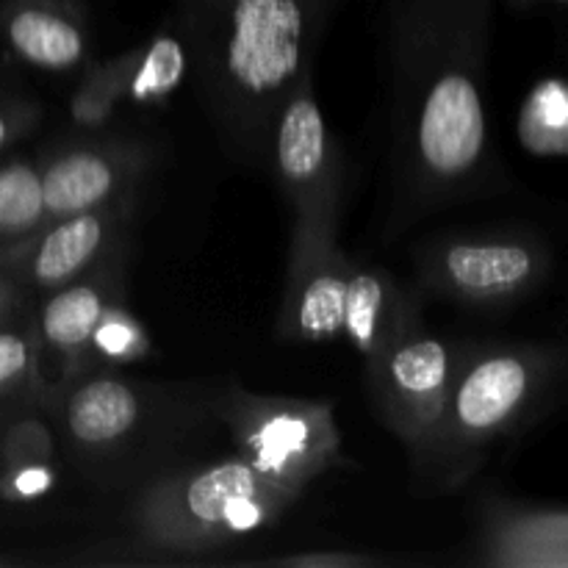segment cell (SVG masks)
Returning a JSON list of instances; mask_svg holds the SVG:
<instances>
[{
	"mask_svg": "<svg viewBox=\"0 0 568 568\" xmlns=\"http://www.w3.org/2000/svg\"><path fill=\"white\" fill-rule=\"evenodd\" d=\"M109 255L78 281L55 288L39 316L42 342L64 361L70 381L89 372V344L105 311L120 303V270Z\"/></svg>",
	"mask_w": 568,
	"mask_h": 568,
	"instance_id": "cell-15",
	"label": "cell"
},
{
	"mask_svg": "<svg viewBox=\"0 0 568 568\" xmlns=\"http://www.w3.org/2000/svg\"><path fill=\"white\" fill-rule=\"evenodd\" d=\"M419 283L469 308H514L541 292L555 270V250L530 227L449 233L419 250Z\"/></svg>",
	"mask_w": 568,
	"mask_h": 568,
	"instance_id": "cell-6",
	"label": "cell"
},
{
	"mask_svg": "<svg viewBox=\"0 0 568 568\" xmlns=\"http://www.w3.org/2000/svg\"><path fill=\"white\" fill-rule=\"evenodd\" d=\"M116 105H122V100L111 83L109 72H105L103 61H89L87 70H83V81L78 83L75 94H72V120L78 125L100 128L111 120Z\"/></svg>",
	"mask_w": 568,
	"mask_h": 568,
	"instance_id": "cell-20",
	"label": "cell"
},
{
	"mask_svg": "<svg viewBox=\"0 0 568 568\" xmlns=\"http://www.w3.org/2000/svg\"><path fill=\"white\" fill-rule=\"evenodd\" d=\"M560 3H568V0H560Z\"/></svg>",
	"mask_w": 568,
	"mask_h": 568,
	"instance_id": "cell-25",
	"label": "cell"
},
{
	"mask_svg": "<svg viewBox=\"0 0 568 568\" xmlns=\"http://www.w3.org/2000/svg\"><path fill=\"white\" fill-rule=\"evenodd\" d=\"M491 17L494 0H394V153L416 209L469 197L494 175Z\"/></svg>",
	"mask_w": 568,
	"mask_h": 568,
	"instance_id": "cell-1",
	"label": "cell"
},
{
	"mask_svg": "<svg viewBox=\"0 0 568 568\" xmlns=\"http://www.w3.org/2000/svg\"><path fill=\"white\" fill-rule=\"evenodd\" d=\"M131 211V194H125L100 209L48 220L28 236V250L22 255L26 281L44 292H55L87 275L114 253Z\"/></svg>",
	"mask_w": 568,
	"mask_h": 568,
	"instance_id": "cell-13",
	"label": "cell"
},
{
	"mask_svg": "<svg viewBox=\"0 0 568 568\" xmlns=\"http://www.w3.org/2000/svg\"><path fill=\"white\" fill-rule=\"evenodd\" d=\"M475 564L568 568V505L486 499L475 527Z\"/></svg>",
	"mask_w": 568,
	"mask_h": 568,
	"instance_id": "cell-12",
	"label": "cell"
},
{
	"mask_svg": "<svg viewBox=\"0 0 568 568\" xmlns=\"http://www.w3.org/2000/svg\"><path fill=\"white\" fill-rule=\"evenodd\" d=\"M6 39L26 64L44 72L87 70L92 61L83 0H14L6 11Z\"/></svg>",
	"mask_w": 568,
	"mask_h": 568,
	"instance_id": "cell-14",
	"label": "cell"
},
{
	"mask_svg": "<svg viewBox=\"0 0 568 568\" xmlns=\"http://www.w3.org/2000/svg\"><path fill=\"white\" fill-rule=\"evenodd\" d=\"M336 0H178V26L222 131L247 153L270 133L294 83L314 64Z\"/></svg>",
	"mask_w": 568,
	"mask_h": 568,
	"instance_id": "cell-2",
	"label": "cell"
},
{
	"mask_svg": "<svg viewBox=\"0 0 568 568\" xmlns=\"http://www.w3.org/2000/svg\"><path fill=\"white\" fill-rule=\"evenodd\" d=\"M277 186L292 209V233L338 227L344 166L314 92V70L305 72L277 111L270 153Z\"/></svg>",
	"mask_w": 568,
	"mask_h": 568,
	"instance_id": "cell-7",
	"label": "cell"
},
{
	"mask_svg": "<svg viewBox=\"0 0 568 568\" xmlns=\"http://www.w3.org/2000/svg\"><path fill=\"white\" fill-rule=\"evenodd\" d=\"M11 133H14V125H11V116L0 111V148H3V144L9 142Z\"/></svg>",
	"mask_w": 568,
	"mask_h": 568,
	"instance_id": "cell-24",
	"label": "cell"
},
{
	"mask_svg": "<svg viewBox=\"0 0 568 568\" xmlns=\"http://www.w3.org/2000/svg\"><path fill=\"white\" fill-rule=\"evenodd\" d=\"M214 416L225 425L244 464L297 497L342 460L336 410L322 399L231 386L214 399Z\"/></svg>",
	"mask_w": 568,
	"mask_h": 568,
	"instance_id": "cell-5",
	"label": "cell"
},
{
	"mask_svg": "<svg viewBox=\"0 0 568 568\" xmlns=\"http://www.w3.org/2000/svg\"><path fill=\"white\" fill-rule=\"evenodd\" d=\"M33 369L31 338L14 331H0V392L17 386Z\"/></svg>",
	"mask_w": 568,
	"mask_h": 568,
	"instance_id": "cell-22",
	"label": "cell"
},
{
	"mask_svg": "<svg viewBox=\"0 0 568 568\" xmlns=\"http://www.w3.org/2000/svg\"><path fill=\"white\" fill-rule=\"evenodd\" d=\"M155 414L153 388L116 375V369H89L70 381L61 425L81 464H105L136 447Z\"/></svg>",
	"mask_w": 568,
	"mask_h": 568,
	"instance_id": "cell-10",
	"label": "cell"
},
{
	"mask_svg": "<svg viewBox=\"0 0 568 568\" xmlns=\"http://www.w3.org/2000/svg\"><path fill=\"white\" fill-rule=\"evenodd\" d=\"M568 388V344H469L442 416L408 453L414 480L430 491H458L494 447L547 414Z\"/></svg>",
	"mask_w": 568,
	"mask_h": 568,
	"instance_id": "cell-3",
	"label": "cell"
},
{
	"mask_svg": "<svg viewBox=\"0 0 568 568\" xmlns=\"http://www.w3.org/2000/svg\"><path fill=\"white\" fill-rule=\"evenodd\" d=\"M48 222L42 175L31 164H9L0 170V236L28 239Z\"/></svg>",
	"mask_w": 568,
	"mask_h": 568,
	"instance_id": "cell-18",
	"label": "cell"
},
{
	"mask_svg": "<svg viewBox=\"0 0 568 568\" xmlns=\"http://www.w3.org/2000/svg\"><path fill=\"white\" fill-rule=\"evenodd\" d=\"M419 325L416 300L397 277L381 266L353 261L342 336L358 349L364 364L381 358Z\"/></svg>",
	"mask_w": 568,
	"mask_h": 568,
	"instance_id": "cell-16",
	"label": "cell"
},
{
	"mask_svg": "<svg viewBox=\"0 0 568 568\" xmlns=\"http://www.w3.org/2000/svg\"><path fill=\"white\" fill-rule=\"evenodd\" d=\"M144 355H150V336L139 320H133L125 305L116 303L105 311L89 344V369H122L128 364H136Z\"/></svg>",
	"mask_w": 568,
	"mask_h": 568,
	"instance_id": "cell-19",
	"label": "cell"
},
{
	"mask_svg": "<svg viewBox=\"0 0 568 568\" xmlns=\"http://www.w3.org/2000/svg\"><path fill=\"white\" fill-rule=\"evenodd\" d=\"M264 566L281 568H375L386 566V558L372 552H355V549H308V552H288L277 558L261 560Z\"/></svg>",
	"mask_w": 568,
	"mask_h": 568,
	"instance_id": "cell-21",
	"label": "cell"
},
{
	"mask_svg": "<svg viewBox=\"0 0 568 568\" xmlns=\"http://www.w3.org/2000/svg\"><path fill=\"white\" fill-rule=\"evenodd\" d=\"M122 103L159 105L172 98L192 72V53L178 20L155 31L148 42L103 61Z\"/></svg>",
	"mask_w": 568,
	"mask_h": 568,
	"instance_id": "cell-17",
	"label": "cell"
},
{
	"mask_svg": "<svg viewBox=\"0 0 568 568\" xmlns=\"http://www.w3.org/2000/svg\"><path fill=\"white\" fill-rule=\"evenodd\" d=\"M150 150L128 139H78L39 170L48 220L100 209L133 192Z\"/></svg>",
	"mask_w": 568,
	"mask_h": 568,
	"instance_id": "cell-11",
	"label": "cell"
},
{
	"mask_svg": "<svg viewBox=\"0 0 568 568\" xmlns=\"http://www.w3.org/2000/svg\"><path fill=\"white\" fill-rule=\"evenodd\" d=\"M338 227L292 233L277 336L292 344L333 342L344 331L353 261L338 247Z\"/></svg>",
	"mask_w": 568,
	"mask_h": 568,
	"instance_id": "cell-9",
	"label": "cell"
},
{
	"mask_svg": "<svg viewBox=\"0 0 568 568\" xmlns=\"http://www.w3.org/2000/svg\"><path fill=\"white\" fill-rule=\"evenodd\" d=\"M297 499L231 455L148 483L128 508L125 527L142 555L192 558L275 525Z\"/></svg>",
	"mask_w": 568,
	"mask_h": 568,
	"instance_id": "cell-4",
	"label": "cell"
},
{
	"mask_svg": "<svg viewBox=\"0 0 568 568\" xmlns=\"http://www.w3.org/2000/svg\"><path fill=\"white\" fill-rule=\"evenodd\" d=\"M55 483V471L50 460H26L9 477V488L20 499H37L48 494Z\"/></svg>",
	"mask_w": 568,
	"mask_h": 568,
	"instance_id": "cell-23",
	"label": "cell"
},
{
	"mask_svg": "<svg viewBox=\"0 0 568 568\" xmlns=\"http://www.w3.org/2000/svg\"><path fill=\"white\" fill-rule=\"evenodd\" d=\"M466 353L469 344L447 342L419 325L366 364L377 416L408 453L425 442L442 416Z\"/></svg>",
	"mask_w": 568,
	"mask_h": 568,
	"instance_id": "cell-8",
	"label": "cell"
}]
</instances>
